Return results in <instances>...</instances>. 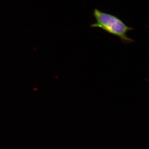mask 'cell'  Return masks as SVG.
<instances>
[{
    "label": "cell",
    "mask_w": 149,
    "mask_h": 149,
    "mask_svg": "<svg viewBox=\"0 0 149 149\" xmlns=\"http://www.w3.org/2000/svg\"><path fill=\"white\" fill-rule=\"evenodd\" d=\"M93 16L96 22L92 24L90 27L101 29L107 33L118 37L124 44L134 42V40L127 34L133 28L125 24L119 17L97 9L93 11Z\"/></svg>",
    "instance_id": "obj_1"
}]
</instances>
